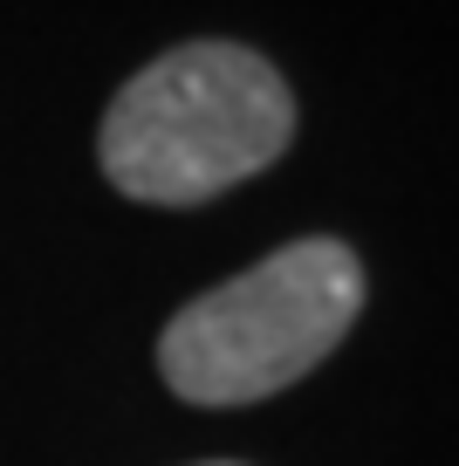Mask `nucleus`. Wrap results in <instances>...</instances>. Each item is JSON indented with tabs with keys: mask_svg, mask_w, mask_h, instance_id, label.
I'll return each instance as SVG.
<instances>
[{
	"mask_svg": "<svg viewBox=\"0 0 459 466\" xmlns=\"http://www.w3.org/2000/svg\"><path fill=\"white\" fill-rule=\"evenodd\" d=\"M363 309V261L330 240H288L260 268L206 289L158 336V370L186 405H260L330 357Z\"/></svg>",
	"mask_w": 459,
	"mask_h": 466,
	"instance_id": "nucleus-2",
	"label": "nucleus"
},
{
	"mask_svg": "<svg viewBox=\"0 0 459 466\" xmlns=\"http://www.w3.org/2000/svg\"><path fill=\"white\" fill-rule=\"evenodd\" d=\"M295 137V89L240 42H186L144 62L103 110L97 158L138 206H206L268 172Z\"/></svg>",
	"mask_w": 459,
	"mask_h": 466,
	"instance_id": "nucleus-1",
	"label": "nucleus"
},
{
	"mask_svg": "<svg viewBox=\"0 0 459 466\" xmlns=\"http://www.w3.org/2000/svg\"><path fill=\"white\" fill-rule=\"evenodd\" d=\"M213 466H233V460H213Z\"/></svg>",
	"mask_w": 459,
	"mask_h": 466,
	"instance_id": "nucleus-3",
	"label": "nucleus"
}]
</instances>
